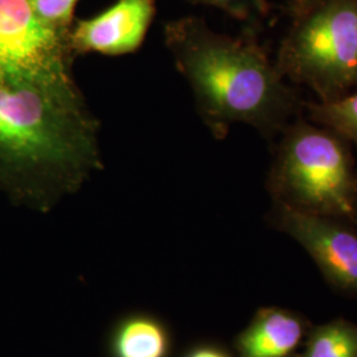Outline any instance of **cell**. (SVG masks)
I'll use <instances>...</instances> for the list:
<instances>
[{
    "label": "cell",
    "instance_id": "1",
    "mask_svg": "<svg viewBox=\"0 0 357 357\" xmlns=\"http://www.w3.org/2000/svg\"><path fill=\"white\" fill-rule=\"evenodd\" d=\"M98 134L81 90L0 85V188L48 212L102 169Z\"/></svg>",
    "mask_w": 357,
    "mask_h": 357
},
{
    "label": "cell",
    "instance_id": "2",
    "mask_svg": "<svg viewBox=\"0 0 357 357\" xmlns=\"http://www.w3.org/2000/svg\"><path fill=\"white\" fill-rule=\"evenodd\" d=\"M165 43L216 139L243 123L271 141L303 113L305 101L252 36L218 33L185 16L167 23Z\"/></svg>",
    "mask_w": 357,
    "mask_h": 357
},
{
    "label": "cell",
    "instance_id": "3",
    "mask_svg": "<svg viewBox=\"0 0 357 357\" xmlns=\"http://www.w3.org/2000/svg\"><path fill=\"white\" fill-rule=\"evenodd\" d=\"M278 138L268 174L273 200L355 222L357 163L351 143L302 114Z\"/></svg>",
    "mask_w": 357,
    "mask_h": 357
},
{
    "label": "cell",
    "instance_id": "4",
    "mask_svg": "<svg viewBox=\"0 0 357 357\" xmlns=\"http://www.w3.org/2000/svg\"><path fill=\"white\" fill-rule=\"evenodd\" d=\"M290 84L319 102L357 89V0H310L291 13L274 60Z\"/></svg>",
    "mask_w": 357,
    "mask_h": 357
},
{
    "label": "cell",
    "instance_id": "5",
    "mask_svg": "<svg viewBox=\"0 0 357 357\" xmlns=\"http://www.w3.org/2000/svg\"><path fill=\"white\" fill-rule=\"evenodd\" d=\"M68 36L69 29L41 19L29 0H0V85L79 91Z\"/></svg>",
    "mask_w": 357,
    "mask_h": 357
},
{
    "label": "cell",
    "instance_id": "6",
    "mask_svg": "<svg viewBox=\"0 0 357 357\" xmlns=\"http://www.w3.org/2000/svg\"><path fill=\"white\" fill-rule=\"evenodd\" d=\"M271 220L311 255L327 281L357 294V230L349 225L352 221L308 213L277 202Z\"/></svg>",
    "mask_w": 357,
    "mask_h": 357
},
{
    "label": "cell",
    "instance_id": "7",
    "mask_svg": "<svg viewBox=\"0 0 357 357\" xmlns=\"http://www.w3.org/2000/svg\"><path fill=\"white\" fill-rule=\"evenodd\" d=\"M156 13L155 0H116L102 13L75 20L69 29L73 56H123L138 51Z\"/></svg>",
    "mask_w": 357,
    "mask_h": 357
},
{
    "label": "cell",
    "instance_id": "8",
    "mask_svg": "<svg viewBox=\"0 0 357 357\" xmlns=\"http://www.w3.org/2000/svg\"><path fill=\"white\" fill-rule=\"evenodd\" d=\"M305 336L303 321L281 308L261 310L237 337L238 357H290Z\"/></svg>",
    "mask_w": 357,
    "mask_h": 357
},
{
    "label": "cell",
    "instance_id": "9",
    "mask_svg": "<svg viewBox=\"0 0 357 357\" xmlns=\"http://www.w3.org/2000/svg\"><path fill=\"white\" fill-rule=\"evenodd\" d=\"M171 339L166 326L151 315L128 317L112 333V357H168Z\"/></svg>",
    "mask_w": 357,
    "mask_h": 357
},
{
    "label": "cell",
    "instance_id": "10",
    "mask_svg": "<svg viewBox=\"0 0 357 357\" xmlns=\"http://www.w3.org/2000/svg\"><path fill=\"white\" fill-rule=\"evenodd\" d=\"M303 113L314 123L342 135L357 150V89L332 102H303Z\"/></svg>",
    "mask_w": 357,
    "mask_h": 357
},
{
    "label": "cell",
    "instance_id": "11",
    "mask_svg": "<svg viewBox=\"0 0 357 357\" xmlns=\"http://www.w3.org/2000/svg\"><path fill=\"white\" fill-rule=\"evenodd\" d=\"M303 357H357L356 324L335 320L315 328Z\"/></svg>",
    "mask_w": 357,
    "mask_h": 357
},
{
    "label": "cell",
    "instance_id": "12",
    "mask_svg": "<svg viewBox=\"0 0 357 357\" xmlns=\"http://www.w3.org/2000/svg\"><path fill=\"white\" fill-rule=\"evenodd\" d=\"M197 6L220 10L240 22L255 23L264 19L268 11V0H188Z\"/></svg>",
    "mask_w": 357,
    "mask_h": 357
},
{
    "label": "cell",
    "instance_id": "13",
    "mask_svg": "<svg viewBox=\"0 0 357 357\" xmlns=\"http://www.w3.org/2000/svg\"><path fill=\"white\" fill-rule=\"evenodd\" d=\"M41 19L52 26L70 29L78 0H29Z\"/></svg>",
    "mask_w": 357,
    "mask_h": 357
},
{
    "label": "cell",
    "instance_id": "14",
    "mask_svg": "<svg viewBox=\"0 0 357 357\" xmlns=\"http://www.w3.org/2000/svg\"><path fill=\"white\" fill-rule=\"evenodd\" d=\"M184 357H229L224 351L215 347H199Z\"/></svg>",
    "mask_w": 357,
    "mask_h": 357
},
{
    "label": "cell",
    "instance_id": "15",
    "mask_svg": "<svg viewBox=\"0 0 357 357\" xmlns=\"http://www.w3.org/2000/svg\"><path fill=\"white\" fill-rule=\"evenodd\" d=\"M310 0H286V3H287V8H289V11L290 13H294V11H296L298 8H301L302 6H305L306 3H308Z\"/></svg>",
    "mask_w": 357,
    "mask_h": 357
},
{
    "label": "cell",
    "instance_id": "16",
    "mask_svg": "<svg viewBox=\"0 0 357 357\" xmlns=\"http://www.w3.org/2000/svg\"><path fill=\"white\" fill-rule=\"evenodd\" d=\"M355 222L357 224V205H356V220H355Z\"/></svg>",
    "mask_w": 357,
    "mask_h": 357
}]
</instances>
